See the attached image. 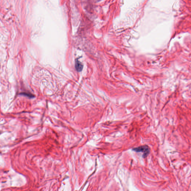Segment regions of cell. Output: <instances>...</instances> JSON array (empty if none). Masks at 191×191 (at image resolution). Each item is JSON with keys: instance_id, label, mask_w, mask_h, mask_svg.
Here are the masks:
<instances>
[{"instance_id": "obj_2", "label": "cell", "mask_w": 191, "mask_h": 191, "mask_svg": "<svg viewBox=\"0 0 191 191\" xmlns=\"http://www.w3.org/2000/svg\"><path fill=\"white\" fill-rule=\"evenodd\" d=\"M75 67L76 70L77 71L80 72L82 70L83 66L82 64L78 60V59H76L75 61Z\"/></svg>"}, {"instance_id": "obj_1", "label": "cell", "mask_w": 191, "mask_h": 191, "mask_svg": "<svg viewBox=\"0 0 191 191\" xmlns=\"http://www.w3.org/2000/svg\"><path fill=\"white\" fill-rule=\"evenodd\" d=\"M133 150L137 152H141L143 153V157L145 158L149 155L150 153V149L148 146H143L137 148H134Z\"/></svg>"}]
</instances>
